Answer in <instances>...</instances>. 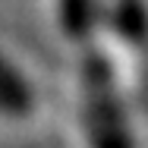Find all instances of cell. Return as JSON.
Wrapping results in <instances>:
<instances>
[{"label": "cell", "mask_w": 148, "mask_h": 148, "mask_svg": "<svg viewBox=\"0 0 148 148\" xmlns=\"http://www.w3.org/2000/svg\"><path fill=\"white\" fill-rule=\"evenodd\" d=\"M79 85H82V126L88 136V148H136L117 95L114 66L104 51L91 44L85 47L79 63Z\"/></svg>", "instance_id": "1"}, {"label": "cell", "mask_w": 148, "mask_h": 148, "mask_svg": "<svg viewBox=\"0 0 148 148\" xmlns=\"http://www.w3.org/2000/svg\"><path fill=\"white\" fill-rule=\"evenodd\" d=\"M35 104L25 76L0 54V117H25Z\"/></svg>", "instance_id": "2"}, {"label": "cell", "mask_w": 148, "mask_h": 148, "mask_svg": "<svg viewBox=\"0 0 148 148\" xmlns=\"http://www.w3.org/2000/svg\"><path fill=\"white\" fill-rule=\"evenodd\" d=\"M114 29L132 47L145 44V38H148V6L142 0H117V6H114Z\"/></svg>", "instance_id": "3"}, {"label": "cell", "mask_w": 148, "mask_h": 148, "mask_svg": "<svg viewBox=\"0 0 148 148\" xmlns=\"http://www.w3.org/2000/svg\"><path fill=\"white\" fill-rule=\"evenodd\" d=\"M60 29L69 41H88L95 29V0H60Z\"/></svg>", "instance_id": "4"}]
</instances>
